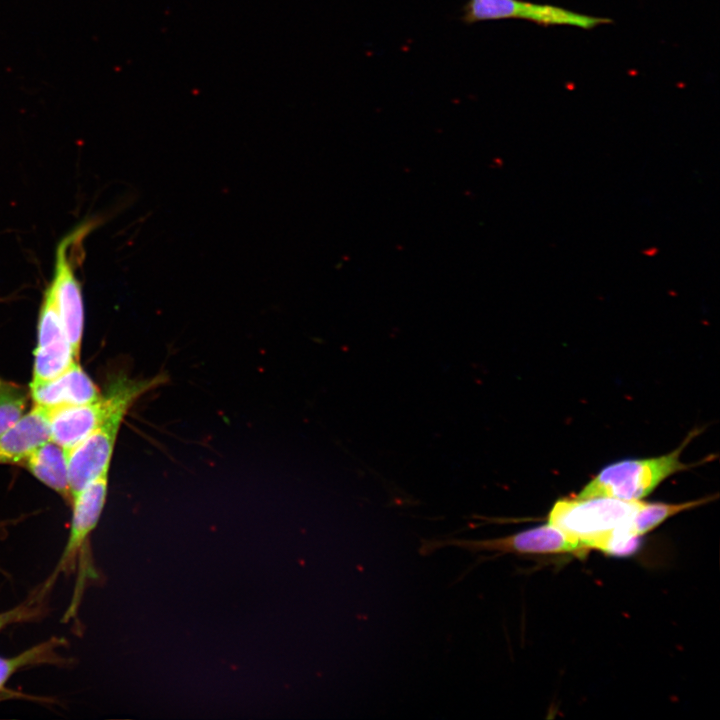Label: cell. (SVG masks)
I'll list each match as a JSON object with an SVG mask.
<instances>
[{"label": "cell", "instance_id": "6da1fadb", "mask_svg": "<svg viewBox=\"0 0 720 720\" xmlns=\"http://www.w3.org/2000/svg\"><path fill=\"white\" fill-rule=\"evenodd\" d=\"M644 502L613 497L562 498L555 502L548 523L560 529L580 547L609 555L634 553L639 538L633 519Z\"/></svg>", "mask_w": 720, "mask_h": 720}, {"label": "cell", "instance_id": "7a4b0ae2", "mask_svg": "<svg viewBox=\"0 0 720 720\" xmlns=\"http://www.w3.org/2000/svg\"><path fill=\"white\" fill-rule=\"evenodd\" d=\"M166 382V375L161 373L137 379L121 374L113 376L99 399L52 409L50 440L68 452L98 428L111 413L122 407L131 408L143 395Z\"/></svg>", "mask_w": 720, "mask_h": 720}, {"label": "cell", "instance_id": "3957f363", "mask_svg": "<svg viewBox=\"0 0 720 720\" xmlns=\"http://www.w3.org/2000/svg\"><path fill=\"white\" fill-rule=\"evenodd\" d=\"M689 440L690 436L677 449L660 457L627 459L606 466L576 497L640 500L670 475L690 467L680 460L681 452Z\"/></svg>", "mask_w": 720, "mask_h": 720}, {"label": "cell", "instance_id": "277c9868", "mask_svg": "<svg viewBox=\"0 0 720 720\" xmlns=\"http://www.w3.org/2000/svg\"><path fill=\"white\" fill-rule=\"evenodd\" d=\"M454 546L470 552L501 553H581L580 545L552 524L543 525L509 536L491 539L444 538L422 540L420 553L427 555L437 549Z\"/></svg>", "mask_w": 720, "mask_h": 720}, {"label": "cell", "instance_id": "5b68a950", "mask_svg": "<svg viewBox=\"0 0 720 720\" xmlns=\"http://www.w3.org/2000/svg\"><path fill=\"white\" fill-rule=\"evenodd\" d=\"M502 19H523L545 26L567 25L582 29L611 22L608 18L523 0H467L462 8L461 20L467 25Z\"/></svg>", "mask_w": 720, "mask_h": 720}, {"label": "cell", "instance_id": "8992f818", "mask_svg": "<svg viewBox=\"0 0 720 720\" xmlns=\"http://www.w3.org/2000/svg\"><path fill=\"white\" fill-rule=\"evenodd\" d=\"M129 409L122 407L111 413L98 428L67 452L72 498L90 482L109 471L117 436Z\"/></svg>", "mask_w": 720, "mask_h": 720}, {"label": "cell", "instance_id": "52a82bcc", "mask_svg": "<svg viewBox=\"0 0 720 720\" xmlns=\"http://www.w3.org/2000/svg\"><path fill=\"white\" fill-rule=\"evenodd\" d=\"M76 233L64 238L56 251L52 285L66 338L79 360L84 325V310L80 284L75 276L67 251Z\"/></svg>", "mask_w": 720, "mask_h": 720}, {"label": "cell", "instance_id": "ba28073f", "mask_svg": "<svg viewBox=\"0 0 720 720\" xmlns=\"http://www.w3.org/2000/svg\"><path fill=\"white\" fill-rule=\"evenodd\" d=\"M108 490V472L100 475L90 482L72 498V519L70 533L63 553L56 565L55 571L49 580L48 588L53 578L60 571L74 562L89 535L98 524L103 511Z\"/></svg>", "mask_w": 720, "mask_h": 720}, {"label": "cell", "instance_id": "9c48e42d", "mask_svg": "<svg viewBox=\"0 0 720 720\" xmlns=\"http://www.w3.org/2000/svg\"><path fill=\"white\" fill-rule=\"evenodd\" d=\"M30 394L34 405L48 409L86 404L102 395L79 362H75L54 379L31 383Z\"/></svg>", "mask_w": 720, "mask_h": 720}, {"label": "cell", "instance_id": "30bf717a", "mask_svg": "<svg viewBox=\"0 0 720 720\" xmlns=\"http://www.w3.org/2000/svg\"><path fill=\"white\" fill-rule=\"evenodd\" d=\"M51 411L34 405L0 434V464H21L34 449L50 440Z\"/></svg>", "mask_w": 720, "mask_h": 720}, {"label": "cell", "instance_id": "8fae6325", "mask_svg": "<svg viewBox=\"0 0 720 720\" xmlns=\"http://www.w3.org/2000/svg\"><path fill=\"white\" fill-rule=\"evenodd\" d=\"M21 464L65 500L72 501L68 481V454L61 446L49 440L34 449Z\"/></svg>", "mask_w": 720, "mask_h": 720}, {"label": "cell", "instance_id": "7c38bea8", "mask_svg": "<svg viewBox=\"0 0 720 720\" xmlns=\"http://www.w3.org/2000/svg\"><path fill=\"white\" fill-rule=\"evenodd\" d=\"M69 343L59 315L54 287H47L38 321L37 349L49 348Z\"/></svg>", "mask_w": 720, "mask_h": 720}, {"label": "cell", "instance_id": "4fadbf2b", "mask_svg": "<svg viewBox=\"0 0 720 720\" xmlns=\"http://www.w3.org/2000/svg\"><path fill=\"white\" fill-rule=\"evenodd\" d=\"M76 359L73 349L69 343L59 346L35 349L32 384L48 381L56 378L68 368Z\"/></svg>", "mask_w": 720, "mask_h": 720}, {"label": "cell", "instance_id": "5bb4252c", "mask_svg": "<svg viewBox=\"0 0 720 720\" xmlns=\"http://www.w3.org/2000/svg\"><path fill=\"white\" fill-rule=\"evenodd\" d=\"M59 645L60 640L55 638L39 643L14 657L0 656V690L14 673L26 666L55 663Z\"/></svg>", "mask_w": 720, "mask_h": 720}, {"label": "cell", "instance_id": "9a60e30c", "mask_svg": "<svg viewBox=\"0 0 720 720\" xmlns=\"http://www.w3.org/2000/svg\"><path fill=\"white\" fill-rule=\"evenodd\" d=\"M710 500H712V497L678 504L644 502L634 516L633 529L635 533L641 537L647 532L653 530L667 518L681 511L691 509L698 505L706 503Z\"/></svg>", "mask_w": 720, "mask_h": 720}, {"label": "cell", "instance_id": "2e32d148", "mask_svg": "<svg viewBox=\"0 0 720 720\" xmlns=\"http://www.w3.org/2000/svg\"><path fill=\"white\" fill-rule=\"evenodd\" d=\"M42 593L43 591L41 590L38 593V597L29 599L13 609L1 612L0 632L11 624L29 621L38 616L41 609L40 602Z\"/></svg>", "mask_w": 720, "mask_h": 720}, {"label": "cell", "instance_id": "e0dca14e", "mask_svg": "<svg viewBox=\"0 0 720 720\" xmlns=\"http://www.w3.org/2000/svg\"><path fill=\"white\" fill-rule=\"evenodd\" d=\"M25 406L26 397L0 404V434L23 414Z\"/></svg>", "mask_w": 720, "mask_h": 720}, {"label": "cell", "instance_id": "ac0fdd59", "mask_svg": "<svg viewBox=\"0 0 720 720\" xmlns=\"http://www.w3.org/2000/svg\"><path fill=\"white\" fill-rule=\"evenodd\" d=\"M25 397L23 389L0 377V404Z\"/></svg>", "mask_w": 720, "mask_h": 720}]
</instances>
